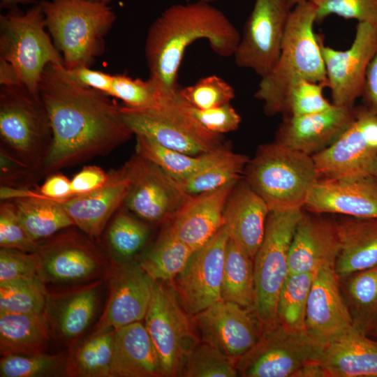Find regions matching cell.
Here are the masks:
<instances>
[{
    "label": "cell",
    "instance_id": "obj_1",
    "mask_svg": "<svg viewBox=\"0 0 377 377\" xmlns=\"http://www.w3.org/2000/svg\"><path fill=\"white\" fill-rule=\"evenodd\" d=\"M39 94L52 132L43 176L106 155L133 135L108 95L73 82L53 64L42 73Z\"/></svg>",
    "mask_w": 377,
    "mask_h": 377
},
{
    "label": "cell",
    "instance_id": "obj_2",
    "mask_svg": "<svg viewBox=\"0 0 377 377\" xmlns=\"http://www.w3.org/2000/svg\"><path fill=\"white\" fill-rule=\"evenodd\" d=\"M240 37L228 17L209 3L173 4L149 27L145 46L148 80L160 92L175 94L180 89L178 71L191 44L205 39L216 54L229 57L233 56Z\"/></svg>",
    "mask_w": 377,
    "mask_h": 377
},
{
    "label": "cell",
    "instance_id": "obj_3",
    "mask_svg": "<svg viewBox=\"0 0 377 377\" xmlns=\"http://www.w3.org/2000/svg\"><path fill=\"white\" fill-rule=\"evenodd\" d=\"M316 20V8L310 1L292 8L279 59L261 78L254 94L263 103L267 116L284 114L290 91L302 81L319 82L327 87L319 35L313 29Z\"/></svg>",
    "mask_w": 377,
    "mask_h": 377
},
{
    "label": "cell",
    "instance_id": "obj_4",
    "mask_svg": "<svg viewBox=\"0 0 377 377\" xmlns=\"http://www.w3.org/2000/svg\"><path fill=\"white\" fill-rule=\"evenodd\" d=\"M46 28L64 67L89 66L105 50V36L116 15L108 4L92 0H41Z\"/></svg>",
    "mask_w": 377,
    "mask_h": 377
},
{
    "label": "cell",
    "instance_id": "obj_5",
    "mask_svg": "<svg viewBox=\"0 0 377 377\" xmlns=\"http://www.w3.org/2000/svg\"><path fill=\"white\" fill-rule=\"evenodd\" d=\"M320 178L312 156L276 141L260 145L244 172V179L270 212L303 209Z\"/></svg>",
    "mask_w": 377,
    "mask_h": 377
},
{
    "label": "cell",
    "instance_id": "obj_6",
    "mask_svg": "<svg viewBox=\"0 0 377 377\" xmlns=\"http://www.w3.org/2000/svg\"><path fill=\"white\" fill-rule=\"evenodd\" d=\"M0 149L38 172L43 177L52 132L40 96L23 85L1 86Z\"/></svg>",
    "mask_w": 377,
    "mask_h": 377
},
{
    "label": "cell",
    "instance_id": "obj_7",
    "mask_svg": "<svg viewBox=\"0 0 377 377\" xmlns=\"http://www.w3.org/2000/svg\"><path fill=\"white\" fill-rule=\"evenodd\" d=\"M45 29L39 3L26 12L16 7L0 15V58L13 65L20 84L37 96L45 68L48 64L64 67Z\"/></svg>",
    "mask_w": 377,
    "mask_h": 377
},
{
    "label": "cell",
    "instance_id": "obj_8",
    "mask_svg": "<svg viewBox=\"0 0 377 377\" xmlns=\"http://www.w3.org/2000/svg\"><path fill=\"white\" fill-rule=\"evenodd\" d=\"M190 107L179 90L159 106L135 108L124 105L120 112L134 135L186 154L198 156L223 146V135L202 126L192 115Z\"/></svg>",
    "mask_w": 377,
    "mask_h": 377
},
{
    "label": "cell",
    "instance_id": "obj_9",
    "mask_svg": "<svg viewBox=\"0 0 377 377\" xmlns=\"http://www.w3.org/2000/svg\"><path fill=\"white\" fill-rule=\"evenodd\" d=\"M303 209L270 212L262 244L253 259L255 310L263 331L277 324V301L289 274L288 255Z\"/></svg>",
    "mask_w": 377,
    "mask_h": 377
},
{
    "label": "cell",
    "instance_id": "obj_10",
    "mask_svg": "<svg viewBox=\"0 0 377 377\" xmlns=\"http://www.w3.org/2000/svg\"><path fill=\"white\" fill-rule=\"evenodd\" d=\"M145 325L163 376H181L188 355L200 341L193 316L182 307L171 283L154 281Z\"/></svg>",
    "mask_w": 377,
    "mask_h": 377
},
{
    "label": "cell",
    "instance_id": "obj_11",
    "mask_svg": "<svg viewBox=\"0 0 377 377\" xmlns=\"http://www.w3.org/2000/svg\"><path fill=\"white\" fill-rule=\"evenodd\" d=\"M70 228L40 243L38 276L45 284H71L110 276L114 269L96 242Z\"/></svg>",
    "mask_w": 377,
    "mask_h": 377
},
{
    "label": "cell",
    "instance_id": "obj_12",
    "mask_svg": "<svg viewBox=\"0 0 377 377\" xmlns=\"http://www.w3.org/2000/svg\"><path fill=\"white\" fill-rule=\"evenodd\" d=\"M323 346L306 332H293L278 323L263 331L255 346L236 362L238 376L293 377L304 365L319 362Z\"/></svg>",
    "mask_w": 377,
    "mask_h": 377
},
{
    "label": "cell",
    "instance_id": "obj_13",
    "mask_svg": "<svg viewBox=\"0 0 377 377\" xmlns=\"http://www.w3.org/2000/svg\"><path fill=\"white\" fill-rule=\"evenodd\" d=\"M350 126L331 145L312 156L320 178L371 177L377 161V114L356 108Z\"/></svg>",
    "mask_w": 377,
    "mask_h": 377
},
{
    "label": "cell",
    "instance_id": "obj_14",
    "mask_svg": "<svg viewBox=\"0 0 377 377\" xmlns=\"http://www.w3.org/2000/svg\"><path fill=\"white\" fill-rule=\"evenodd\" d=\"M293 7L288 0H256L233 54L238 67L261 78L275 66L281 53Z\"/></svg>",
    "mask_w": 377,
    "mask_h": 377
},
{
    "label": "cell",
    "instance_id": "obj_15",
    "mask_svg": "<svg viewBox=\"0 0 377 377\" xmlns=\"http://www.w3.org/2000/svg\"><path fill=\"white\" fill-rule=\"evenodd\" d=\"M125 165L130 184L122 206L149 223L172 219L188 194L159 166L138 153Z\"/></svg>",
    "mask_w": 377,
    "mask_h": 377
},
{
    "label": "cell",
    "instance_id": "obj_16",
    "mask_svg": "<svg viewBox=\"0 0 377 377\" xmlns=\"http://www.w3.org/2000/svg\"><path fill=\"white\" fill-rule=\"evenodd\" d=\"M229 234L223 226L202 247L193 251L171 283L184 310L194 316L221 300L226 248Z\"/></svg>",
    "mask_w": 377,
    "mask_h": 377
},
{
    "label": "cell",
    "instance_id": "obj_17",
    "mask_svg": "<svg viewBox=\"0 0 377 377\" xmlns=\"http://www.w3.org/2000/svg\"><path fill=\"white\" fill-rule=\"evenodd\" d=\"M319 43L332 104L354 107L363 95L367 68L377 49V30L358 22L353 43L346 50L325 45L320 35Z\"/></svg>",
    "mask_w": 377,
    "mask_h": 377
},
{
    "label": "cell",
    "instance_id": "obj_18",
    "mask_svg": "<svg viewBox=\"0 0 377 377\" xmlns=\"http://www.w3.org/2000/svg\"><path fill=\"white\" fill-rule=\"evenodd\" d=\"M201 341L237 361L258 342L263 327L254 308L219 300L193 316Z\"/></svg>",
    "mask_w": 377,
    "mask_h": 377
},
{
    "label": "cell",
    "instance_id": "obj_19",
    "mask_svg": "<svg viewBox=\"0 0 377 377\" xmlns=\"http://www.w3.org/2000/svg\"><path fill=\"white\" fill-rule=\"evenodd\" d=\"M105 309L92 334L145 319L152 295L154 281L140 265H124L112 271Z\"/></svg>",
    "mask_w": 377,
    "mask_h": 377
},
{
    "label": "cell",
    "instance_id": "obj_20",
    "mask_svg": "<svg viewBox=\"0 0 377 377\" xmlns=\"http://www.w3.org/2000/svg\"><path fill=\"white\" fill-rule=\"evenodd\" d=\"M353 326L352 317L334 269H320L315 274L307 300L306 334L323 346Z\"/></svg>",
    "mask_w": 377,
    "mask_h": 377
},
{
    "label": "cell",
    "instance_id": "obj_21",
    "mask_svg": "<svg viewBox=\"0 0 377 377\" xmlns=\"http://www.w3.org/2000/svg\"><path fill=\"white\" fill-rule=\"evenodd\" d=\"M356 108L333 105L323 112L285 115L275 141L293 149L313 156L331 145L350 126Z\"/></svg>",
    "mask_w": 377,
    "mask_h": 377
},
{
    "label": "cell",
    "instance_id": "obj_22",
    "mask_svg": "<svg viewBox=\"0 0 377 377\" xmlns=\"http://www.w3.org/2000/svg\"><path fill=\"white\" fill-rule=\"evenodd\" d=\"M130 184L127 168L108 172L106 182L87 193L61 200V204L75 227L97 242L109 221L122 206Z\"/></svg>",
    "mask_w": 377,
    "mask_h": 377
},
{
    "label": "cell",
    "instance_id": "obj_23",
    "mask_svg": "<svg viewBox=\"0 0 377 377\" xmlns=\"http://www.w3.org/2000/svg\"><path fill=\"white\" fill-rule=\"evenodd\" d=\"M304 208L316 214L377 219V182L372 177L320 178L311 188Z\"/></svg>",
    "mask_w": 377,
    "mask_h": 377
},
{
    "label": "cell",
    "instance_id": "obj_24",
    "mask_svg": "<svg viewBox=\"0 0 377 377\" xmlns=\"http://www.w3.org/2000/svg\"><path fill=\"white\" fill-rule=\"evenodd\" d=\"M237 182L214 191L188 195L171 219L170 230L193 251L202 247L223 226L224 207Z\"/></svg>",
    "mask_w": 377,
    "mask_h": 377
},
{
    "label": "cell",
    "instance_id": "obj_25",
    "mask_svg": "<svg viewBox=\"0 0 377 377\" xmlns=\"http://www.w3.org/2000/svg\"><path fill=\"white\" fill-rule=\"evenodd\" d=\"M338 251L335 221L304 212L290 247L289 274H316L323 269H334Z\"/></svg>",
    "mask_w": 377,
    "mask_h": 377
},
{
    "label": "cell",
    "instance_id": "obj_26",
    "mask_svg": "<svg viewBox=\"0 0 377 377\" xmlns=\"http://www.w3.org/2000/svg\"><path fill=\"white\" fill-rule=\"evenodd\" d=\"M270 211L266 202L243 179L235 186L223 210V226L230 238L253 260L264 238Z\"/></svg>",
    "mask_w": 377,
    "mask_h": 377
},
{
    "label": "cell",
    "instance_id": "obj_27",
    "mask_svg": "<svg viewBox=\"0 0 377 377\" xmlns=\"http://www.w3.org/2000/svg\"><path fill=\"white\" fill-rule=\"evenodd\" d=\"M0 199L14 203L22 228L36 242H41L75 226L61 200L45 198L38 188L1 186Z\"/></svg>",
    "mask_w": 377,
    "mask_h": 377
},
{
    "label": "cell",
    "instance_id": "obj_28",
    "mask_svg": "<svg viewBox=\"0 0 377 377\" xmlns=\"http://www.w3.org/2000/svg\"><path fill=\"white\" fill-rule=\"evenodd\" d=\"M327 377H377V342L353 326L323 346Z\"/></svg>",
    "mask_w": 377,
    "mask_h": 377
},
{
    "label": "cell",
    "instance_id": "obj_29",
    "mask_svg": "<svg viewBox=\"0 0 377 377\" xmlns=\"http://www.w3.org/2000/svg\"><path fill=\"white\" fill-rule=\"evenodd\" d=\"M335 224L339 251L334 271L339 279L377 264V219L343 216Z\"/></svg>",
    "mask_w": 377,
    "mask_h": 377
},
{
    "label": "cell",
    "instance_id": "obj_30",
    "mask_svg": "<svg viewBox=\"0 0 377 377\" xmlns=\"http://www.w3.org/2000/svg\"><path fill=\"white\" fill-rule=\"evenodd\" d=\"M112 377H161L159 360L141 321L115 330Z\"/></svg>",
    "mask_w": 377,
    "mask_h": 377
},
{
    "label": "cell",
    "instance_id": "obj_31",
    "mask_svg": "<svg viewBox=\"0 0 377 377\" xmlns=\"http://www.w3.org/2000/svg\"><path fill=\"white\" fill-rule=\"evenodd\" d=\"M50 339L46 312L34 314L0 313V351L8 355L43 353Z\"/></svg>",
    "mask_w": 377,
    "mask_h": 377
},
{
    "label": "cell",
    "instance_id": "obj_32",
    "mask_svg": "<svg viewBox=\"0 0 377 377\" xmlns=\"http://www.w3.org/2000/svg\"><path fill=\"white\" fill-rule=\"evenodd\" d=\"M101 281L96 280L61 295L54 307V325L65 341L80 337L90 325L98 306Z\"/></svg>",
    "mask_w": 377,
    "mask_h": 377
},
{
    "label": "cell",
    "instance_id": "obj_33",
    "mask_svg": "<svg viewBox=\"0 0 377 377\" xmlns=\"http://www.w3.org/2000/svg\"><path fill=\"white\" fill-rule=\"evenodd\" d=\"M221 300L255 309L253 260L230 237L226 248Z\"/></svg>",
    "mask_w": 377,
    "mask_h": 377
},
{
    "label": "cell",
    "instance_id": "obj_34",
    "mask_svg": "<svg viewBox=\"0 0 377 377\" xmlns=\"http://www.w3.org/2000/svg\"><path fill=\"white\" fill-rule=\"evenodd\" d=\"M339 280L353 327L367 335L377 324V264Z\"/></svg>",
    "mask_w": 377,
    "mask_h": 377
},
{
    "label": "cell",
    "instance_id": "obj_35",
    "mask_svg": "<svg viewBox=\"0 0 377 377\" xmlns=\"http://www.w3.org/2000/svg\"><path fill=\"white\" fill-rule=\"evenodd\" d=\"M115 330L92 334L76 346L65 361L64 374L71 377H112Z\"/></svg>",
    "mask_w": 377,
    "mask_h": 377
},
{
    "label": "cell",
    "instance_id": "obj_36",
    "mask_svg": "<svg viewBox=\"0 0 377 377\" xmlns=\"http://www.w3.org/2000/svg\"><path fill=\"white\" fill-rule=\"evenodd\" d=\"M249 158L226 146L220 154L188 177L177 182L186 194L214 191L227 184L237 182L244 176Z\"/></svg>",
    "mask_w": 377,
    "mask_h": 377
},
{
    "label": "cell",
    "instance_id": "obj_37",
    "mask_svg": "<svg viewBox=\"0 0 377 377\" xmlns=\"http://www.w3.org/2000/svg\"><path fill=\"white\" fill-rule=\"evenodd\" d=\"M193 251L168 227L139 265L154 281L170 283L185 267Z\"/></svg>",
    "mask_w": 377,
    "mask_h": 377
},
{
    "label": "cell",
    "instance_id": "obj_38",
    "mask_svg": "<svg viewBox=\"0 0 377 377\" xmlns=\"http://www.w3.org/2000/svg\"><path fill=\"white\" fill-rule=\"evenodd\" d=\"M142 221L123 206L112 217L106 227L105 241L116 260H130L145 247L150 230Z\"/></svg>",
    "mask_w": 377,
    "mask_h": 377
},
{
    "label": "cell",
    "instance_id": "obj_39",
    "mask_svg": "<svg viewBox=\"0 0 377 377\" xmlns=\"http://www.w3.org/2000/svg\"><path fill=\"white\" fill-rule=\"evenodd\" d=\"M135 135L136 153L159 166L176 182L188 177L208 164L226 146L201 155L192 156L165 147L145 136Z\"/></svg>",
    "mask_w": 377,
    "mask_h": 377
},
{
    "label": "cell",
    "instance_id": "obj_40",
    "mask_svg": "<svg viewBox=\"0 0 377 377\" xmlns=\"http://www.w3.org/2000/svg\"><path fill=\"white\" fill-rule=\"evenodd\" d=\"M316 274H289L277 301V323L293 332H306L307 300Z\"/></svg>",
    "mask_w": 377,
    "mask_h": 377
},
{
    "label": "cell",
    "instance_id": "obj_41",
    "mask_svg": "<svg viewBox=\"0 0 377 377\" xmlns=\"http://www.w3.org/2000/svg\"><path fill=\"white\" fill-rule=\"evenodd\" d=\"M48 300L45 284L38 276L0 283V313H44Z\"/></svg>",
    "mask_w": 377,
    "mask_h": 377
},
{
    "label": "cell",
    "instance_id": "obj_42",
    "mask_svg": "<svg viewBox=\"0 0 377 377\" xmlns=\"http://www.w3.org/2000/svg\"><path fill=\"white\" fill-rule=\"evenodd\" d=\"M237 376L235 360L214 346L202 341L188 355L181 375L185 377Z\"/></svg>",
    "mask_w": 377,
    "mask_h": 377
},
{
    "label": "cell",
    "instance_id": "obj_43",
    "mask_svg": "<svg viewBox=\"0 0 377 377\" xmlns=\"http://www.w3.org/2000/svg\"><path fill=\"white\" fill-rule=\"evenodd\" d=\"M177 93L165 94L160 92L148 79H134L126 75L119 74L113 76L112 87L109 96L121 100L124 105L129 107L149 108L163 104Z\"/></svg>",
    "mask_w": 377,
    "mask_h": 377
},
{
    "label": "cell",
    "instance_id": "obj_44",
    "mask_svg": "<svg viewBox=\"0 0 377 377\" xmlns=\"http://www.w3.org/2000/svg\"><path fill=\"white\" fill-rule=\"evenodd\" d=\"M64 363L59 355L45 353L38 355H8L0 360L1 377H38L59 374Z\"/></svg>",
    "mask_w": 377,
    "mask_h": 377
},
{
    "label": "cell",
    "instance_id": "obj_45",
    "mask_svg": "<svg viewBox=\"0 0 377 377\" xmlns=\"http://www.w3.org/2000/svg\"><path fill=\"white\" fill-rule=\"evenodd\" d=\"M182 98L191 106L205 110L219 106L235 98L233 87L217 75H209L179 89Z\"/></svg>",
    "mask_w": 377,
    "mask_h": 377
},
{
    "label": "cell",
    "instance_id": "obj_46",
    "mask_svg": "<svg viewBox=\"0 0 377 377\" xmlns=\"http://www.w3.org/2000/svg\"><path fill=\"white\" fill-rule=\"evenodd\" d=\"M316 8V22L331 15L366 22L377 30V0H309Z\"/></svg>",
    "mask_w": 377,
    "mask_h": 377
},
{
    "label": "cell",
    "instance_id": "obj_47",
    "mask_svg": "<svg viewBox=\"0 0 377 377\" xmlns=\"http://www.w3.org/2000/svg\"><path fill=\"white\" fill-rule=\"evenodd\" d=\"M326 86L322 83L302 81L290 91L288 96L285 115L302 116L323 112L334 104L323 96Z\"/></svg>",
    "mask_w": 377,
    "mask_h": 377
},
{
    "label": "cell",
    "instance_id": "obj_48",
    "mask_svg": "<svg viewBox=\"0 0 377 377\" xmlns=\"http://www.w3.org/2000/svg\"><path fill=\"white\" fill-rule=\"evenodd\" d=\"M40 242L31 240L22 228L14 203L10 200L0 204V246L36 252Z\"/></svg>",
    "mask_w": 377,
    "mask_h": 377
},
{
    "label": "cell",
    "instance_id": "obj_49",
    "mask_svg": "<svg viewBox=\"0 0 377 377\" xmlns=\"http://www.w3.org/2000/svg\"><path fill=\"white\" fill-rule=\"evenodd\" d=\"M38 276V260L35 252L1 248L0 283Z\"/></svg>",
    "mask_w": 377,
    "mask_h": 377
},
{
    "label": "cell",
    "instance_id": "obj_50",
    "mask_svg": "<svg viewBox=\"0 0 377 377\" xmlns=\"http://www.w3.org/2000/svg\"><path fill=\"white\" fill-rule=\"evenodd\" d=\"M190 110L192 115L202 126L220 135L237 130L242 121L230 103L205 110L191 105Z\"/></svg>",
    "mask_w": 377,
    "mask_h": 377
},
{
    "label": "cell",
    "instance_id": "obj_51",
    "mask_svg": "<svg viewBox=\"0 0 377 377\" xmlns=\"http://www.w3.org/2000/svg\"><path fill=\"white\" fill-rule=\"evenodd\" d=\"M41 177L29 165L0 149L1 186L32 188Z\"/></svg>",
    "mask_w": 377,
    "mask_h": 377
},
{
    "label": "cell",
    "instance_id": "obj_52",
    "mask_svg": "<svg viewBox=\"0 0 377 377\" xmlns=\"http://www.w3.org/2000/svg\"><path fill=\"white\" fill-rule=\"evenodd\" d=\"M59 68L65 76L73 82L110 95L114 75L92 70L87 66H80L73 68L65 67Z\"/></svg>",
    "mask_w": 377,
    "mask_h": 377
},
{
    "label": "cell",
    "instance_id": "obj_53",
    "mask_svg": "<svg viewBox=\"0 0 377 377\" xmlns=\"http://www.w3.org/2000/svg\"><path fill=\"white\" fill-rule=\"evenodd\" d=\"M108 177V172L106 173L98 166L83 168L71 179L72 195L84 194L97 189L106 182Z\"/></svg>",
    "mask_w": 377,
    "mask_h": 377
},
{
    "label": "cell",
    "instance_id": "obj_54",
    "mask_svg": "<svg viewBox=\"0 0 377 377\" xmlns=\"http://www.w3.org/2000/svg\"><path fill=\"white\" fill-rule=\"evenodd\" d=\"M38 191L47 198L59 200L67 198L72 195L71 179L61 174H50Z\"/></svg>",
    "mask_w": 377,
    "mask_h": 377
},
{
    "label": "cell",
    "instance_id": "obj_55",
    "mask_svg": "<svg viewBox=\"0 0 377 377\" xmlns=\"http://www.w3.org/2000/svg\"><path fill=\"white\" fill-rule=\"evenodd\" d=\"M362 98L364 106L377 114V49L367 68Z\"/></svg>",
    "mask_w": 377,
    "mask_h": 377
},
{
    "label": "cell",
    "instance_id": "obj_56",
    "mask_svg": "<svg viewBox=\"0 0 377 377\" xmlns=\"http://www.w3.org/2000/svg\"><path fill=\"white\" fill-rule=\"evenodd\" d=\"M1 86L22 85L15 68L8 61L0 58Z\"/></svg>",
    "mask_w": 377,
    "mask_h": 377
},
{
    "label": "cell",
    "instance_id": "obj_57",
    "mask_svg": "<svg viewBox=\"0 0 377 377\" xmlns=\"http://www.w3.org/2000/svg\"><path fill=\"white\" fill-rule=\"evenodd\" d=\"M293 377H327V376L319 362H313L298 369Z\"/></svg>",
    "mask_w": 377,
    "mask_h": 377
},
{
    "label": "cell",
    "instance_id": "obj_58",
    "mask_svg": "<svg viewBox=\"0 0 377 377\" xmlns=\"http://www.w3.org/2000/svg\"><path fill=\"white\" fill-rule=\"evenodd\" d=\"M1 7L11 9L17 7L18 4L29 5L37 4L38 0H0Z\"/></svg>",
    "mask_w": 377,
    "mask_h": 377
},
{
    "label": "cell",
    "instance_id": "obj_59",
    "mask_svg": "<svg viewBox=\"0 0 377 377\" xmlns=\"http://www.w3.org/2000/svg\"><path fill=\"white\" fill-rule=\"evenodd\" d=\"M369 337L377 342V324L372 330L367 334Z\"/></svg>",
    "mask_w": 377,
    "mask_h": 377
},
{
    "label": "cell",
    "instance_id": "obj_60",
    "mask_svg": "<svg viewBox=\"0 0 377 377\" xmlns=\"http://www.w3.org/2000/svg\"><path fill=\"white\" fill-rule=\"evenodd\" d=\"M306 1V0H288V3L291 6V7H293L296 4L301 3L302 1Z\"/></svg>",
    "mask_w": 377,
    "mask_h": 377
},
{
    "label": "cell",
    "instance_id": "obj_61",
    "mask_svg": "<svg viewBox=\"0 0 377 377\" xmlns=\"http://www.w3.org/2000/svg\"><path fill=\"white\" fill-rule=\"evenodd\" d=\"M371 177L377 182V161Z\"/></svg>",
    "mask_w": 377,
    "mask_h": 377
},
{
    "label": "cell",
    "instance_id": "obj_62",
    "mask_svg": "<svg viewBox=\"0 0 377 377\" xmlns=\"http://www.w3.org/2000/svg\"><path fill=\"white\" fill-rule=\"evenodd\" d=\"M92 1H99V2L108 4L112 0H92Z\"/></svg>",
    "mask_w": 377,
    "mask_h": 377
},
{
    "label": "cell",
    "instance_id": "obj_63",
    "mask_svg": "<svg viewBox=\"0 0 377 377\" xmlns=\"http://www.w3.org/2000/svg\"><path fill=\"white\" fill-rule=\"evenodd\" d=\"M197 1H204V2H207V3H211V2H214V1H219V0H197Z\"/></svg>",
    "mask_w": 377,
    "mask_h": 377
}]
</instances>
